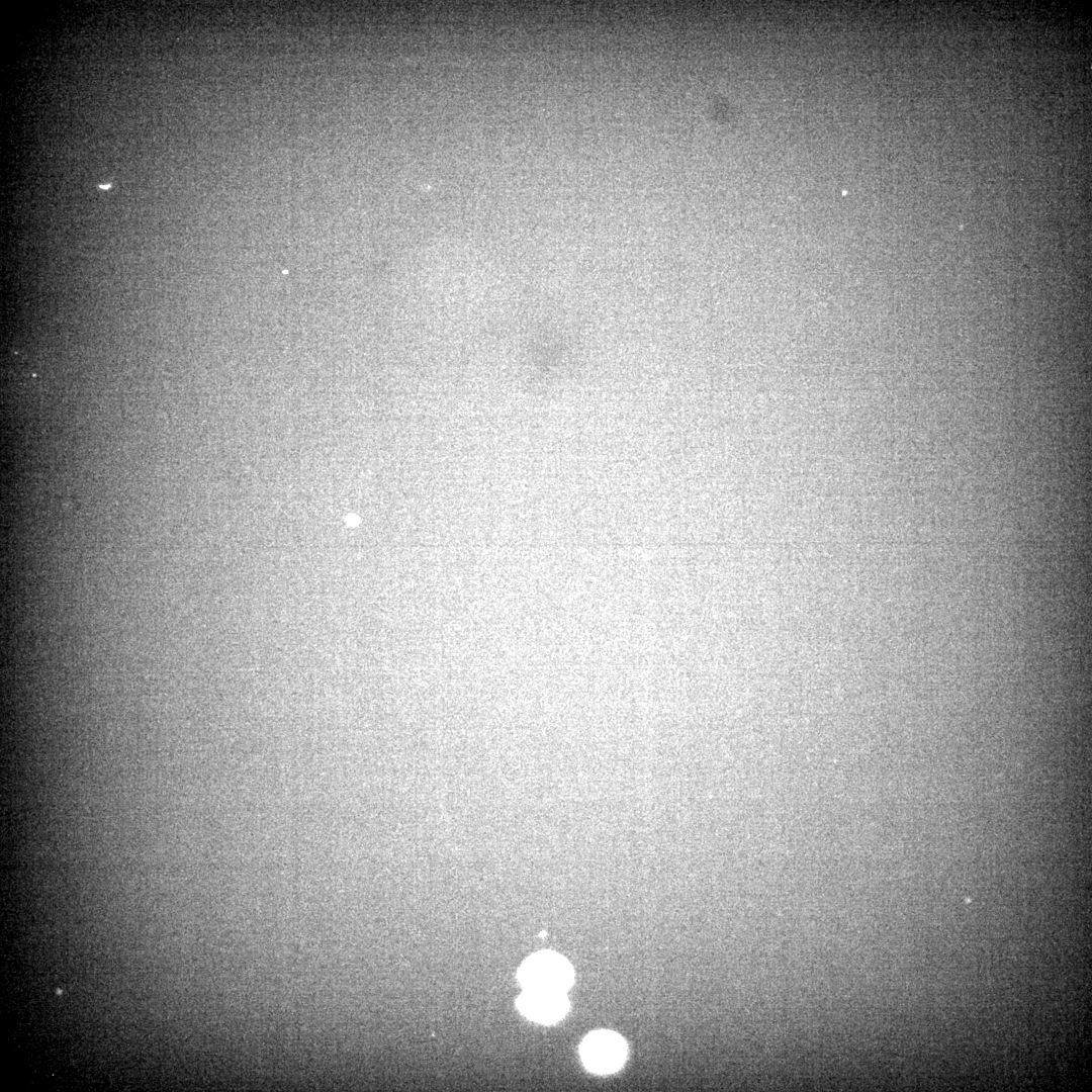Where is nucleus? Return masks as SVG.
<instances>
[{"label":"nucleus","mask_w":1092,"mask_h":1092,"mask_svg":"<svg viewBox=\"0 0 1092 1092\" xmlns=\"http://www.w3.org/2000/svg\"><path fill=\"white\" fill-rule=\"evenodd\" d=\"M522 1014L539 1023H553L568 1011L569 1002L565 992L524 990L517 1000Z\"/></svg>","instance_id":"nucleus-3"},{"label":"nucleus","mask_w":1092,"mask_h":1092,"mask_svg":"<svg viewBox=\"0 0 1092 1092\" xmlns=\"http://www.w3.org/2000/svg\"><path fill=\"white\" fill-rule=\"evenodd\" d=\"M518 980L524 990L565 992L573 983V970L560 954L540 951L524 961Z\"/></svg>","instance_id":"nucleus-1"},{"label":"nucleus","mask_w":1092,"mask_h":1092,"mask_svg":"<svg viewBox=\"0 0 1092 1092\" xmlns=\"http://www.w3.org/2000/svg\"><path fill=\"white\" fill-rule=\"evenodd\" d=\"M626 1053V1043L623 1038L608 1030L589 1033L580 1046L583 1064L588 1070L599 1074L619 1070L625 1061Z\"/></svg>","instance_id":"nucleus-2"}]
</instances>
